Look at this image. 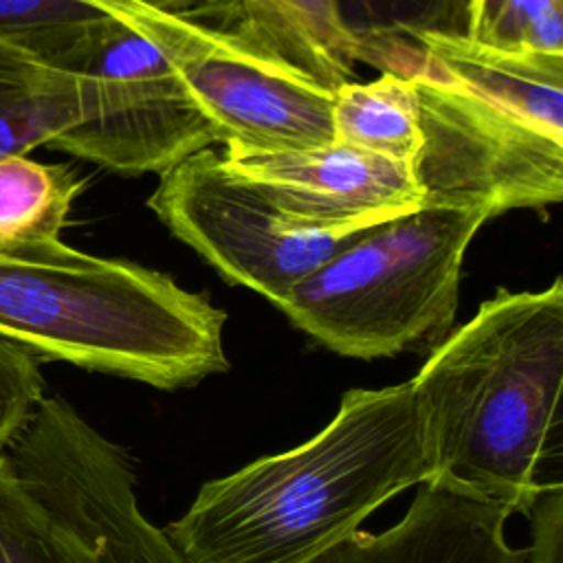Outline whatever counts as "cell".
<instances>
[{
    "label": "cell",
    "instance_id": "cell-1",
    "mask_svg": "<svg viewBox=\"0 0 563 563\" xmlns=\"http://www.w3.org/2000/svg\"><path fill=\"white\" fill-rule=\"evenodd\" d=\"M429 477L411 378L354 387L317 435L205 482L163 532L183 563H310Z\"/></svg>",
    "mask_w": 563,
    "mask_h": 563
},
{
    "label": "cell",
    "instance_id": "cell-2",
    "mask_svg": "<svg viewBox=\"0 0 563 563\" xmlns=\"http://www.w3.org/2000/svg\"><path fill=\"white\" fill-rule=\"evenodd\" d=\"M431 477L512 515L563 486V279L499 288L411 378Z\"/></svg>",
    "mask_w": 563,
    "mask_h": 563
},
{
    "label": "cell",
    "instance_id": "cell-3",
    "mask_svg": "<svg viewBox=\"0 0 563 563\" xmlns=\"http://www.w3.org/2000/svg\"><path fill=\"white\" fill-rule=\"evenodd\" d=\"M224 323V310L169 275L62 238L0 255V336L42 361L187 389L229 369Z\"/></svg>",
    "mask_w": 563,
    "mask_h": 563
},
{
    "label": "cell",
    "instance_id": "cell-4",
    "mask_svg": "<svg viewBox=\"0 0 563 563\" xmlns=\"http://www.w3.org/2000/svg\"><path fill=\"white\" fill-rule=\"evenodd\" d=\"M488 220L486 209L422 202L363 231L275 308L341 356L433 350L453 330L464 255Z\"/></svg>",
    "mask_w": 563,
    "mask_h": 563
},
{
    "label": "cell",
    "instance_id": "cell-5",
    "mask_svg": "<svg viewBox=\"0 0 563 563\" xmlns=\"http://www.w3.org/2000/svg\"><path fill=\"white\" fill-rule=\"evenodd\" d=\"M0 563H183L136 499L125 446L46 396L0 451Z\"/></svg>",
    "mask_w": 563,
    "mask_h": 563
},
{
    "label": "cell",
    "instance_id": "cell-6",
    "mask_svg": "<svg viewBox=\"0 0 563 563\" xmlns=\"http://www.w3.org/2000/svg\"><path fill=\"white\" fill-rule=\"evenodd\" d=\"M90 4L163 53L209 123L213 143L301 150L334 141V88L282 57L231 2L213 0V20L200 4L191 11H165L143 0Z\"/></svg>",
    "mask_w": 563,
    "mask_h": 563
},
{
    "label": "cell",
    "instance_id": "cell-7",
    "mask_svg": "<svg viewBox=\"0 0 563 563\" xmlns=\"http://www.w3.org/2000/svg\"><path fill=\"white\" fill-rule=\"evenodd\" d=\"M356 59L411 79L420 143L411 174L422 202L543 209L563 198V134L431 68L407 37L361 42Z\"/></svg>",
    "mask_w": 563,
    "mask_h": 563
},
{
    "label": "cell",
    "instance_id": "cell-8",
    "mask_svg": "<svg viewBox=\"0 0 563 563\" xmlns=\"http://www.w3.org/2000/svg\"><path fill=\"white\" fill-rule=\"evenodd\" d=\"M147 207L227 284L253 290L273 306L372 229L319 227L290 216L211 147L161 174Z\"/></svg>",
    "mask_w": 563,
    "mask_h": 563
},
{
    "label": "cell",
    "instance_id": "cell-9",
    "mask_svg": "<svg viewBox=\"0 0 563 563\" xmlns=\"http://www.w3.org/2000/svg\"><path fill=\"white\" fill-rule=\"evenodd\" d=\"M79 75L88 81V117L51 147L123 176L165 174L211 147L213 134L163 53L110 15Z\"/></svg>",
    "mask_w": 563,
    "mask_h": 563
},
{
    "label": "cell",
    "instance_id": "cell-10",
    "mask_svg": "<svg viewBox=\"0 0 563 563\" xmlns=\"http://www.w3.org/2000/svg\"><path fill=\"white\" fill-rule=\"evenodd\" d=\"M224 163L284 211L319 227H374L422 205L411 165L339 141L301 150L224 147Z\"/></svg>",
    "mask_w": 563,
    "mask_h": 563
},
{
    "label": "cell",
    "instance_id": "cell-11",
    "mask_svg": "<svg viewBox=\"0 0 563 563\" xmlns=\"http://www.w3.org/2000/svg\"><path fill=\"white\" fill-rule=\"evenodd\" d=\"M510 515L501 504L420 484L398 523L356 530L310 563H523L526 548L506 539Z\"/></svg>",
    "mask_w": 563,
    "mask_h": 563
},
{
    "label": "cell",
    "instance_id": "cell-12",
    "mask_svg": "<svg viewBox=\"0 0 563 563\" xmlns=\"http://www.w3.org/2000/svg\"><path fill=\"white\" fill-rule=\"evenodd\" d=\"M407 40L438 73L563 134V55L499 48L468 35L418 33Z\"/></svg>",
    "mask_w": 563,
    "mask_h": 563
},
{
    "label": "cell",
    "instance_id": "cell-13",
    "mask_svg": "<svg viewBox=\"0 0 563 563\" xmlns=\"http://www.w3.org/2000/svg\"><path fill=\"white\" fill-rule=\"evenodd\" d=\"M90 110L88 81L0 42V158L29 154L79 125Z\"/></svg>",
    "mask_w": 563,
    "mask_h": 563
},
{
    "label": "cell",
    "instance_id": "cell-14",
    "mask_svg": "<svg viewBox=\"0 0 563 563\" xmlns=\"http://www.w3.org/2000/svg\"><path fill=\"white\" fill-rule=\"evenodd\" d=\"M282 57L330 88L356 70V44L345 33L334 0H227Z\"/></svg>",
    "mask_w": 563,
    "mask_h": 563
},
{
    "label": "cell",
    "instance_id": "cell-15",
    "mask_svg": "<svg viewBox=\"0 0 563 563\" xmlns=\"http://www.w3.org/2000/svg\"><path fill=\"white\" fill-rule=\"evenodd\" d=\"M334 141L402 163L418 152V106L409 77L383 70L372 81H343L332 99Z\"/></svg>",
    "mask_w": 563,
    "mask_h": 563
},
{
    "label": "cell",
    "instance_id": "cell-16",
    "mask_svg": "<svg viewBox=\"0 0 563 563\" xmlns=\"http://www.w3.org/2000/svg\"><path fill=\"white\" fill-rule=\"evenodd\" d=\"M84 178L29 154L0 158V255L57 240L68 222Z\"/></svg>",
    "mask_w": 563,
    "mask_h": 563
},
{
    "label": "cell",
    "instance_id": "cell-17",
    "mask_svg": "<svg viewBox=\"0 0 563 563\" xmlns=\"http://www.w3.org/2000/svg\"><path fill=\"white\" fill-rule=\"evenodd\" d=\"M165 11H191L202 0H143ZM110 20L90 0H0V42L40 62L77 73L99 29Z\"/></svg>",
    "mask_w": 563,
    "mask_h": 563
},
{
    "label": "cell",
    "instance_id": "cell-18",
    "mask_svg": "<svg viewBox=\"0 0 563 563\" xmlns=\"http://www.w3.org/2000/svg\"><path fill=\"white\" fill-rule=\"evenodd\" d=\"M468 4L471 0H334L354 44L418 33L466 35Z\"/></svg>",
    "mask_w": 563,
    "mask_h": 563
},
{
    "label": "cell",
    "instance_id": "cell-19",
    "mask_svg": "<svg viewBox=\"0 0 563 563\" xmlns=\"http://www.w3.org/2000/svg\"><path fill=\"white\" fill-rule=\"evenodd\" d=\"M42 363L24 345L0 336V451L26 429L46 398Z\"/></svg>",
    "mask_w": 563,
    "mask_h": 563
},
{
    "label": "cell",
    "instance_id": "cell-20",
    "mask_svg": "<svg viewBox=\"0 0 563 563\" xmlns=\"http://www.w3.org/2000/svg\"><path fill=\"white\" fill-rule=\"evenodd\" d=\"M526 517L530 545L523 563H563V486L541 495Z\"/></svg>",
    "mask_w": 563,
    "mask_h": 563
},
{
    "label": "cell",
    "instance_id": "cell-21",
    "mask_svg": "<svg viewBox=\"0 0 563 563\" xmlns=\"http://www.w3.org/2000/svg\"><path fill=\"white\" fill-rule=\"evenodd\" d=\"M554 2L559 0H508L482 42L499 48H519L526 24Z\"/></svg>",
    "mask_w": 563,
    "mask_h": 563
},
{
    "label": "cell",
    "instance_id": "cell-22",
    "mask_svg": "<svg viewBox=\"0 0 563 563\" xmlns=\"http://www.w3.org/2000/svg\"><path fill=\"white\" fill-rule=\"evenodd\" d=\"M519 48L543 55H563V0L550 4L526 24Z\"/></svg>",
    "mask_w": 563,
    "mask_h": 563
},
{
    "label": "cell",
    "instance_id": "cell-23",
    "mask_svg": "<svg viewBox=\"0 0 563 563\" xmlns=\"http://www.w3.org/2000/svg\"><path fill=\"white\" fill-rule=\"evenodd\" d=\"M508 0H471L468 4V29L466 35L482 42Z\"/></svg>",
    "mask_w": 563,
    "mask_h": 563
}]
</instances>
